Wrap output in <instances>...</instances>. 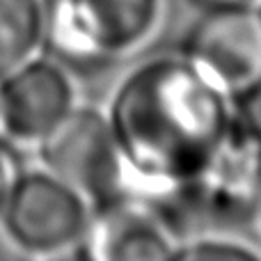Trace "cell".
I'll list each match as a JSON object with an SVG mask.
<instances>
[{"label": "cell", "instance_id": "cell-1", "mask_svg": "<svg viewBox=\"0 0 261 261\" xmlns=\"http://www.w3.org/2000/svg\"><path fill=\"white\" fill-rule=\"evenodd\" d=\"M106 115L140 197L195 176L234 126L229 94L181 53L130 69Z\"/></svg>", "mask_w": 261, "mask_h": 261}, {"label": "cell", "instance_id": "cell-2", "mask_svg": "<svg viewBox=\"0 0 261 261\" xmlns=\"http://www.w3.org/2000/svg\"><path fill=\"white\" fill-rule=\"evenodd\" d=\"M144 199L176 243L199 234H243L261 216V144L234 124L197 174Z\"/></svg>", "mask_w": 261, "mask_h": 261}, {"label": "cell", "instance_id": "cell-3", "mask_svg": "<svg viewBox=\"0 0 261 261\" xmlns=\"http://www.w3.org/2000/svg\"><path fill=\"white\" fill-rule=\"evenodd\" d=\"M163 0H46L41 53L73 78L94 76L153 35Z\"/></svg>", "mask_w": 261, "mask_h": 261}, {"label": "cell", "instance_id": "cell-4", "mask_svg": "<svg viewBox=\"0 0 261 261\" xmlns=\"http://www.w3.org/2000/svg\"><path fill=\"white\" fill-rule=\"evenodd\" d=\"M94 208L46 167L16 170L0 208V227L21 257L78 254Z\"/></svg>", "mask_w": 261, "mask_h": 261}, {"label": "cell", "instance_id": "cell-5", "mask_svg": "<svg viewBox=\"0 0 261 261\" xmlns=\"http://www.w3.org/2000/svg\"><path fill=\"white\" fill-rule=\"evenodd\" d=\"M39 165L81 193L92 208L133 195L122 149L106 110L81 106L37 147Z\"/></svg>", "mask_w": 261, "mask_h": 261}, {"label": "cell", "instance_id": "cell-6", "mask_svg": "<svg viewBox=\"0 0 261 261\" xmlns=\"http://www.w3.org/2000/svg\"><path fill=\"white\" fill-rule=\"evenodd\" d=\"M76 106V78L39 50L0 78V142L37 151Z\"/></svg>", "mask_w": 261, "mask_h": 261}, {"label": "cell", "instance_id": "cell-7", "mask_svg": "<svg viewBox=\"0 0 261 261\" xmlns=\"http://www.w3.org/2000/svg\"><path fill=\"white\" fill-rule=\"evenodd\" d=\"M179 53L227 94H234L261 71L259 7L213 0L190 23Z\"/></svg>", "mask_w": 261, "mask_h": 261}, {"label": "cell", "instance_id": "cell-8", "mask_svg": "<svg viewBox=\"0 0 261 261\" xmlns=\"http://www.w3.org/2000/svg\"><path fill=\"white\" fill-rule=\"evenodd\" d=\"M176 239L144 197H126L101 206L78 254L96 261H163L174 259Z\"/></svg>", "mask_w": 261, "mask_h": 261}, {"label": "cell", "instance_id": "cell-9", "mask_svg": "<svg viewBox=\"0 0 261 261\" xmlns=\"http://www.w3.org/2000/svg\"><path fill=\"white\" fill-rule=\"evenodd\" d=\"M46 0H0V78L41 50Z\"/></svg>", "mask_w": 261, "mask_h": 261}, {"label": "cell", "instance_id": "cell-10", "mask_svg": "<svg viewBox=\"0 0 261 261\" xmlns=\"http://www.w3.org/2000/svg\"><path fill=\"white\" fill-rule=\"evenodd\" d=\"M181 261H261V248L243 234H199L176 243Z\"/></svg>", "mask_w": 261, "mask_h": 261}, {"label": "cell", "instance_id": "cell-11", "mask_svg": "<svg viewBox=\"0 0 261 261\" xmlns=\"http://www.w3.org/2000/svg\"><path fill=\"white\" fill-rule=\"evenodd\" d=\"M229 99L234 124L261 144V71L234 94H229Z\"/></svg>", "mask_w": 261, "mask_h": 261}, {"label": "cell", "instance_id": "cell-12", "mask_svg": "<svg viewBox=\"0 0 261 261\" xmlns=\"http://www.w3.org/2000/svg\"><path fill=\"white\" fill-rule=\"evenodd\" d=\"M14 174H16V170H14V165H12V158L5 151V144L0 142V208H3L5 197H7V193H9Z\"/></svg>", "mask_w": 261, "mask_h": 261}, {"label": "cell", "instance_id": "cell-13", "mask_svg": "<svg viewBox=\"0 0 261 261\" xmlns=\"http://www.w3.org/2000/svg\"><path fill=\"white\" fill-rule=\"evenodd\" d=\"M0 259H21V252L12 245V241L5 236L3 227H0Z\"/></svg>", "mask_w": 261, "mask_h": 261}, {"label": "cell", "instance_id": "cell-14", "mask_svg": "<svg viewBox=\"0 0 261 261\" xmlns=\"http://www.w3.org/2000/svg\"><path fill=\"white\" fill-rule=\"evenodd\" d=\"M222 3H245V5H259L261 0H222Z\"/></svg>", "mask_w": 261, "mask_h": 261}, {"label": "cell", "instance_id": "cell-15", "mask_svg": "<svg viewBox=\"0 0 261 261\" xmlns=\"http://www.w3.org/2000/svg\"><path fill=\"white\" fill-rule=\"evenodd\" d=\"M257 7H259V14H261V3H259V5H257Z\"/></svg>", "mask_w": 261, "mask_h": 261}, {"label": "cell", "instance_id": "cell-16", "mask_svg": "<svg viewBox=\"0 0 261 261\" xmlns=\"http://www.w3.org/2000/svg\"><path fill=\"white\" fill-rule=\"evenodd\" d=\"M259 225H261V216H259Z\"/></svg>", "mask_w": 261, "mask_h": 261}]
</instances>
